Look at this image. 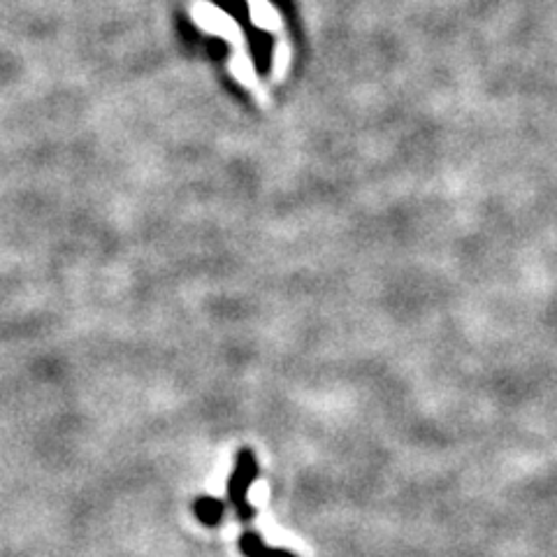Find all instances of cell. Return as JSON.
I'll list each match as a JSON object with an SVG mask.
<instances>
[{"mask_svg": "<svg viewBox=\"0 0 557 557\" xmlns=\"http://www.w3.org/2000/svg\"><path fill=\"white\" fill-rule=\"evenodd\" d=\"M258 479V460L253 450L242 448L235 460V472L228 481V502L233 504L239 522H249L256 516V509L249 504V491Z\"/></svg>", "mask_w": 557, "mask_h": 557, "instance_id": "6da1fadb", "label": "cell"}, {"mask_svg": "<svg viewBox=\"0 0 557 557\" xmlns=\"http://www.w3.org/2000/svg\"><path fill=\"white\" fill-rule=\"evenodd\" d=\"M239 550L244 557H298L295 553L286 550V548H274V546H268L263 542V536H260L258 532H244L239 536Z\"/></svg>", "mask_w": 557, "mask_h": 557, "instance_id": "7a4b0ae2", "label": "cell"}, {"mask_svg": "<svg viewBox=\"0 0 557 557\" xmlns=\"http://www.w3.org/2000/svg\"><path fill=\"white\" fill-rule=\"evenodd\" d=\"M196 518L207 528H219L225 518V502L216 497H198L194 504Z\"/></svg>", "mask_w": 557, "mask_h": 557, "instance_id": "3957f363", "label": "cell"}]
</instances>
